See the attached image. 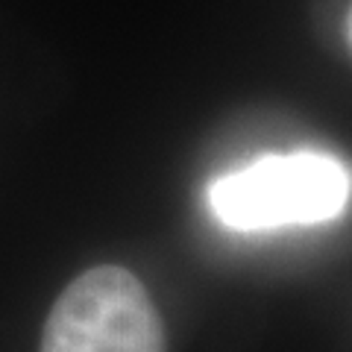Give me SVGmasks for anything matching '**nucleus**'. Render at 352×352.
Listing matches in <instances>:
<instances>
[{
  "mask_svg": "<svg viewBox=\"0 0 352 352\" xmlns=\"http://www.w3.org/2000/svg\"><path fill=\"white\" fill-rule=\"evenodd\" d=\"M349 188V168L326 153H273L214 179L208 206L223 226L261 232L332 220L346 208Z\"/></svg>",
  "mask_w": 352,
  "mask_h": 352,
  "instance_id": "obj_1",
  "label": "nucleus"
},
{
  "mask_svg": "<svg viewBox=\"0 0 352 352\" xmlns=\"http://www.w3.org/2000/svg\"><path fill=\"white\" fill-rule=\"evenodd\" d=\"M41 352H164L162 317L138 276L100 264L76 276L56 300Z\"/></svg>",
  "mask_w": 352,
  "mask_h": 352,
  "instance_id": "obj_2",
  "label": "nucleus"
}]
</instances>
